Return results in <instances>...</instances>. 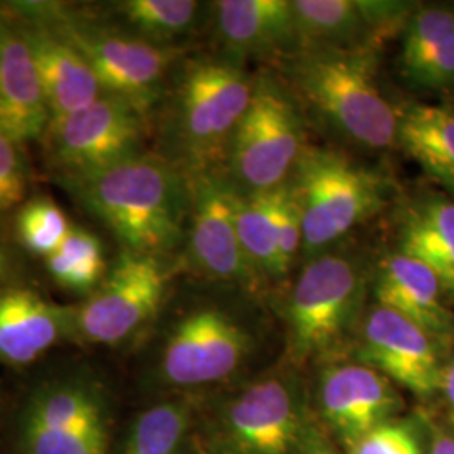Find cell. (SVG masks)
Wrapping results in <instances>:
<instances>
[{"mask_svg": "<svg viewBox=\"0 0 454 454\" xmlns=\"http://www.w3.org/2000/svg\"><path fill=\"white\" fill-rule=\"evenodd\" d=\"M125 251L163 256L182 241L192 182L177 163L140 153L82 179L61 182Z\"/></svg>", "mask_w": 454, "mask_h": 454, "instance_id": "obj_1", "label": "cell"}, {"mask_svg": "<svg viewBox=\"0 0 454 454\" xmlns=\"http://www.w3.org/2000/svg\"><path fill=\"white\" fill-rule=\"evenodd\" d=\"M7 12L46 22L78 49L103 95L120 98L146 118L182 58L179 48L155 46L63 2H9Z\"/></svg>", "mask_w": 454, "mask_h": 454, "instance_id": "obj_2", "label": "cell"}, {"mask_svg": "<svg viewBox=\"0 0 454 454\" xmlns=\"http://www.w3.org/2000/svg\"><path fill=\"white\" fill-rule=\"evenodd\" d=\"M288 74L309 108L341 137L373 150L397 142L399 118L375 80L372 49H303Z\"/></svg>", "mask_w": 454, "mask_h": 454, "instance_id": "obj_3", "label": "cell"}, {"mask_svg": "<svg viewBox=\"0 0 454 454\" xmlns=\"http://www.w3.org/2000/svg\"><path fill=\"white\" fill-rule=\"evenodd\" d=\"M315 422L296 369H279L232 390L207 421V454H296Z\"/></svg>", "mask_w": 454, "mask_h": 454, "instance_id": "obj_4", "label": "cell"}, {"mask_svg": "<svg viewBox=\"0 0 454 454\" xmlns=\"http://www.w3.org/2000/svg\"><path fill=\"white\" fill-rule=\"evenodd\" d=\"M170 131L179 157L192 174H206L227 159L232 135L254 91L243 67L227 58H197L182 66Z\"/></svg>", "mask_w": 454, "mask_h": 454, "instance_id": "obj_5", "label": "cell"}, {"mask_svg": "<svg viewBox=\"0 0 454 454\" xmlns=\"http://www.w3.org/2000/svg\"><path fill=\"white\" fill-rule=\"evenodd\" d=\"M112 401L88 369L41 380L17 421L19 454H112Z\"/></svg>", "mask_w": 454, "mask_h": 454, "instance_id": "obj_6", "label": "cell"}, {"mask_svg": "<svg viewBox=\"0 0 454 454\" xmlns=\"http://www.w3.org/2000/svg\"><path fill=\"white\" fill-rule=\"evenodd\" d=\"M288 180L301 215V251L309 260L384 206L382 179L335 150L307 146Z\"/></svg>", "mask_w": 454, "mask_h": 454, "instance_id": "obj_7", "label": "cell"}, {"mask_svg": "<svg viewBox=\"0 0 454 454\" xmlns=\"http://www.w3.org/2000/svg\"><path fill=\"white\" fill-rule=\"evenodd\" d=\"M364 275L343 254L309 260L286 301L288 358L293 367L339 352L357 326L364 301Z\"/></svg>", "mask_w": 454, "mask_h": 454, "instance_id": "obj_8", "label": "cell"}, {"mask_svg": "<svg viewBox=\"0 0 454 454\" xmlns=\"http://www.w3.org/2000/svg\"><path fill=\"white\" fill-rule=\"evenodd\" d=\"M300 114L276 82H254L251 103L232 135L227 160L246 194L266 192L292 177L305 146Z\"/></svg>", "mask_w": 454, "mask_h": 454, "instance_id": "obj_9", "label": "cell"}, {"mask_svg": "<svg viewBox=\"0 0 454 454\" xmlns=\"http://www.w3.org/2000/svg\"><path fill=\"white\" fill-rule=\"evenodd\" d=\"M145 116L120 98L101 95L82 110L51 120L43 137L58 180L82 179L142 153Z\"/></svg>", "mask_w": 454, "mask_h": 454, "instance_id": "obj_10", "label": "cell"}, {"mask_svg": "<svg viewBox=\"0 0 454 454\" xmlns=\"http://www.w3.org/2000/svg\"><path fill=\"white\" fill-rule=\"evenodd\" d=\"M168 271L162 256L121 251L95 292L73 307V340L120 345L150 324L162 307Z\"/></svg>", "mask_w": 454, "mask_h": 454, "instance_id": "obj_11", "label": "cell"}, {"mask_svg": "<svg viewBox=\"0 0 454 454\" xmlns=\"http://www.w3.org/2000/svg\"><path fill=\"white\" fill-rule=\"evenodd\" d=\"M247 328L217 307L187 311L163 343L159 373L172 389L209 387L231 379L251 357Z\"/></svg>", "mask_w": 454, "mask_h": 454, "instance_id": "obj_12", "label": "cell"}, {"mask_svg": "<svg viewBox=\"0 0 454 454\" xmlns=\"http://www.w3.org/2000/svg\"><path fill=\"white\" fill-rule=\"evenodd\" d=\"M404 409L399 387L357 360H330L318 372L315 418L343 451L382 422L403 416Z\"/></svg>", "mask_w": 454, "mask_h": 454, "instance_id": "obj_13", "label": "cell"}, {"mask_svg": "<svg viewBox=\"0 0 454 454\" xmlns=\"http://www.w3.org/2000/svg\"><path fill=\"white\" fill-rule=\"evenodd\" d=\"M442 352L418 325L377 303L358 326L357 362L421 399L439 394Z\"/></svg>", "mask_w": 454, "mask_h": 454, "instance_id": "obj_14", "label": "cell"}, {"mask_svg": "<svg viewBox=\"0 0 454 454\" xmlns=\"http://www.w3.org/2000/svg\"><path fill=\"white\" fill-rule=\"evenodd\" d=\"M191 182L189 256L195 270L217 281L256 288L261 276L247 260L236 229L239 189L212 172L195 174Z\"/></svg>", "mask_w": 454, "mask_h": 454, "instance_id": "obj_15", "label": "cell"}, {"mask_svg": "<svg viewBox=\"0 0 454 454\" xmlns=\"http://www.w3.org/2000/svg\"><path fill=\"white\" fill-rule=\"evenodd\" d=\"M301 49L371 48L377 35L406 26L416 7L406 2L292 0Z\"/></svg>", "mask_w": 454, "mask_h": 454, "instance_id": "obj_16", "label": "cell"}, {"mask_svg": "<svg viewBox=\"0 0 454 454\" xmlns=\"http://www.w3.org/2000/svg\"><path fill=\"white\" fill-rule=\"evenodd\" d=\"M7 14L16 22L33 56L51 120L82 110L103 95L97 76L82 52L63 34L46 22Z\"/></svg>", "mask_w": 454, "mask_h": 454, "instance_id": "obj_17", "label": "cell"}, {"mask_svg": "<svg viewBox=\"0 0 454 454\" xmlns=\"http://www.w3.org/2000/svg\"><path fill=\"white\" fill-rule=\"evenodd\" d=\"M49 121L33 56L12 17L0 7V129L26 148L43 140Z\"/></svg>", "mask_w": 454, "mask_h": 454, "instance_id": "obj_18", "label": "cell"}, {"mask_svg": "<svg viewBox=\"0 0 454 454\" xmlns=\"http://www.w3.org/2000/svg\"><path fill=\"white\" fill-rule=\"evenodd\" d=\"M377 305L403 315L446 348L454 341V315L436 275L419 261L392 253L380 261L373 279Z\"/></svg>", "mask_w": 454, "mask_h": 454, "instance_id": "obj_19", "label": "cell"}, {"mask_svg": "<svg viewBox=\"0 0 454 454\" xmlns=\"http://www.w3.org/2000/svg\"><path fill=\"white\" fill-rule=\"evenodd\" d=\"M73 335V307L27 288L0 290V364L29 365Z\"/></svg>", "mask_w": 454, "mask_h": 454, "instance_id": "obj_20", "label": "cell"}, {"mask_svg": "<svg viewBox=\"0 0 454 454\" xmlns=\"http://www.w3.org/2000/svg\"><path fill=\"white\" fill-rule=\"evenodd\" d=\"M227 59L300 49L292 0H221L211 7Z\"/></svg>", "mask_w": 454, "mask_h": 454, "instance_id": "obj_21", "label": "cell"}, {"mask_svg": "<svg viewBox=\"0 0 454 454\" xmlns=\"http://www.w3.org/2000/svg\"><path fill=\"white\" fill-rule=\"evenodd\" d=\"M401 74L424 91L454 90V7H416L403 29Z\"/></svg>", "mask_w": 454, "mask_h": 454, "instance_id": "obj_22", "label": "cell"}, {"mask_svg": "<svg viewBox=\"0 0 454 454\" xmlns=\"http://www.w3.org/2000/svg\"><path fill=\"white\" fill-rule=\"evenodd\" d=\"M399 253L427 266L454 300V200L431 195L412 204L401 221Z\"/></svg>", "mask_w": 454, "mask_h": 454, "instance_id": "obj_23", "label": "cell"}, {"mask_svg": "<svg viewBox=\"0 0 454 454\" xmlns=\"http://www.w3.org/2000/svg\"><path fill=\"white\" fill-rule=\"evenodd\" d=\"M397 142L422 170L454 194V110L409 105L397 112Z\"/></svg>", "mask_w": 454, "mask_h": 454, "instance_id": "obj_24", "label": "cell"}, {"mask_svg": "<svg viewBox=\"0 0 454 454\" xmlns=\"http://www.w3.org/2000/svg\"><path fill=\"white\" fill-rule=\"evenodd\" d=\"M105 19L121 33L163 48H179L194 31L202 4L194 0H120L103 7Z\"/></svg>", "mask_w": 454, "mask_h": 454, "instance_id": "obj_25", "label": "cell"}, {"mask_svg": "<svg viewBox=\"0 0 454 454\" xmlns=\"http://www.w3.org/2000/svg\"><path fill=\"white\" fill-rule=\"evenodd\" d=\"M191 399H167L142 411L129 427L118 454H185L197 426Z\"/></svg>", "mask_w": 454, "mask_h": 454, "instance_id": "obj_26", "label": "cell"}, {"mask_svg": "<svg viewBox=\"0 0 454 454\" xmlns=\"http://www.w3.org/2000/svg\"><path fill=\"white\" fill-rule=\"evenodd\" d=\"M276 189L244 194L236 202V229L253 268L260 276L283 278L275 221Z\"/></svg>", "mask_w": 454, "mask_h": 454, "instance_id": "obj_27", "label": "cell"}, {"mask_svg": "<svg viewBox=\"0 0 454 454\" xmlns=\"http://www.w3.org/2000/svg\"><path fill=\"white\" fill-rule=\"evenodd\" d=\"M44 262L49 276L61 288L84 296L97 290L110 270L101 239L74 224L63 244Z\"/></svg>", "mask_w": 454, "mask_h": 454, "instance_id": "obj_28", "label": "cell"}, {"mask_svg": "<svg viewBox=\"0 0 454 454\" xmlns=\"http://www.w3.org/2000/svg\"><path fill=\"white\" fill-rule=\"evenodd\" d=\"M71 227L65 211L48 197L31 199L17 212V238L22 247L44 260L63 244Z\"/></svg>", "mask_w": 454, "mask_h": 454, "instance_id": "obj_29", "label": "cell"}, {"mask_svg": "<svg viewBox=\"0 0 454 454\" xmlns=\"http://www.w3.org/2000/svg\"><path fill=\"white\" fill-rule=\"evenodd\" d=\"M345 454H424L426 418L424 411L403 414L382 422L357 441Z\"/></svg>", "mask_w": 454, "mask_h": 454, "instance_id": "obj_30", "label": "cell"}, {"mask_svg": "<svg viewBox=\"0 0 454 454\" xmlns=\"http://www.w3.org/2000/svg\"><path fill=\"white\" fill-rule=\"evenodd\" d=\"M29 170L24 146L0 129V215L26 204Z\"/></svg>", "mask_w": 454, "mask_h": 454, "instance_id": "obj_31", "label": "cell"}, {"mask_svg": "<svg viewBox=\"0 0 454 454\" xmlns=\"http://www.w3.org/2000/svg\"><path fill=\"white\" fill-rule=\"evenodd\" d=\"M275 221L279 260L283 266V273L286 275L294 262L296 254L303 247L301 215L296 197L293 194L290 180L276 187Z\"/></svg>", "mask_w": 454, "mask_h": 454, "instance_id": "obj_32", "label": "cell"}, {"mask_svg": "<svg viewBox=\"0 0 454 454\" xmlns=\"http://www.w3.org/2000/svg\"><path fill=\"white\" fill-rule=\"evenodd\" d=\"M426 418V453L454 454V427L446 419H438L427 411Z\"/></svg>", "mask_w": 454, "mask_h": 454, "instance_id": "obj_33", "label": "cell"}, {"mask_svg": "<svg viewBox=\"0 0 454 454\" xmlns=\"http://www.w3.org/2000/svg\"><path fill=\"white\" fill-rule=\"evenodd\" d=\"M296 454H345L343 450H339V446L333 442V439L330 438L324 431V427L318 424L317 418L315 422L311 424L305 441L300 448V451Z\"/></svg>", "mask_w": 454, "mask_h": 454, "instance_id": "obj_34", "label": "cell"}, {"mask_svg": "<svg viewBox=\"0 0 454 454\" xmlns=\"http://www.w3.org/2000/svg\"><path fill=\"white\" fill-rule=\"evenodd\" d=\"M438 395H441L444 404L446 421L454 427V350L450 354V357L444 360Z\"/></svg>", "mask_w": 454, "mask_h": 454, "instance_id": "obj_35", "label": "cell"}, {"mask_svg": "<svg viewBox=\"0 0 454 454\" xmlns=\"http://www.w3.org/2000/svg\"><path fill=\"white\" fill-rule=\"evenodd\" d=\"M12 256L7 249V246L0 241V290L5 288V281L9 279V276L12 273Z\"/></svg>", "mask_w": 454, "mask_h": 454, "instance_id": "obj_36", "label": "cell"}]
</instances>
